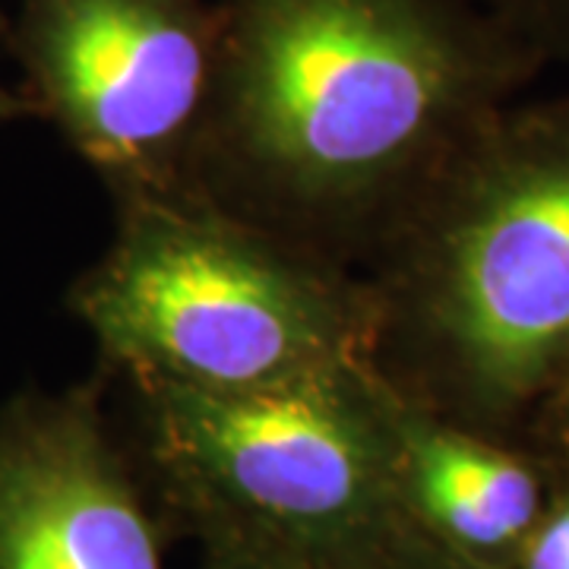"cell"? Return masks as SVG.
<instances>
[{
    "label": "cell",
    "instance_id": "1",
    "mask_svg": "<svg viewBox=\"0 0 569 569\" xmlns=\"http://www.w3.org/2000/svg\"><path fill=\"white\" fill-rule=\"evenodd\" d=\"M203 187L323 250L383 241L452 159L488 61L440 0H224Z\"/></svg>",
    "mask_w": 569,
    "mask_h": 569
},
{
    "label": "cell",
    "instance_id": "2",
    "mask_svg": "<svg viewBox=\"0 0 569 569\" xmlns=\"http://www.w3.org/2000/svg\"><path fill=\"white\" fill-rule=\"evenodd\" d=\"M380 250L373 361L425 402L522 406L569 361V121L443 164Z\"/></svg>",
    "mask_w": 569,
    "mask_h": 569
},
{
    "label": "cell",
    "instance_id": "3",
    "mask_svg": "<svg viewBox=\"0 0 569 569\" xmlns=\"http://www.w3.org/2000/svg\"><path fill=\"white\" fill-rule=\"evenodd\" d=\"M70 307L123 380L276 387L377 355L370 284L203 187L118 206Z\"/></svg>",
    "mask_w": 569,
    "mask_h": 569
},
{
    "label": "cell",
    "instance_id": "4",
    "mask_svg": "<svg viewBox=\"0 0 569 569\" xmlns=\"http://www.w3.org/2000/svg\"><path fill=\"white\" fill-rule=\"evenodd\" d=\"M127 387L142 466L190 535L224 531L339 569L408 526L373 358L276 387Z\"/></svg>",
    "mask_w": 569,
    "mask_h": 569
},
{
    "label": "cell",
    "instance_id": "5",
    "mask_svg": "<svg viewBox=\"0 0 569 569\" xmlns=\"http://www.w3.org/2000/svg\"><path fill=\"white\" fill-rule=\"evenodd\" d=\"M219 41L206 0H22L17 29L32 108L118 206L203 187Z\"/></svg>",
    "mask_w": 569,
    "mask_h": 569
},
{
    "label": "cell",
    "instance_id": "6",
    "mask_svg": "<svg viewBox=\"0 0 569 569\" xmlns=\"http://www.w3.org/2000/svg\"><path fill=\"white\" fill-rule=\"evenodd\" d=\"M96 387L0 411V569H164L159 529Z\"/></svg>",
    "mask_w": 569,
    "mask_h": 569
},
{
    "label": "cell",
    "instance_id": "7",
    "mask_svg": "<svg viewBox=\"0 0 569 569\" xmlns=\"http://www.w3.org/2000/svg\"><path fill=\"white\" fill-rule=\"evenodd\" d=\"M383 402L408 526L466 563L516 557L545 512L541 481L529 462L449 421L387 370Z\"/></svg>",
    "mask_w": 569,
    "mask_h": 569
},
{
    "label": "cell",
    "instance_id": "8",
    "mask_svg": "<svg viewBox=\"0 0 569 569\" xmlns=\"http://www.w3.org/2000/svg\"><path fill=\"white\" fill-rule=\"evenodd\" d=\"M339 569H462V560L427 541L421 531L406 526L389 535L383 545H377Z\"/></svg>",
    "mask_w": 569,
    "mask_h": 569
},
{
    "label": "cell",
    "instance_id": "9",
    "mask_svg": "<svg viewBox=\"0 0 569 569\" xmlns=\"http://www.w3.org/2000/svg\"><path fill=\"white\" fill-rule=\"evenodd\" d=\"M516 569H569V497L541 512L512 557Z\"/></svg>",
    "mask_w": 569,
    "mask_h": 569
},
{
    "label": "cell",
    "instance_id": "10",
    "mask_svg": "<svg viewBox=\"0 0 569 569\" xmlns=\"http://www.w3.org/2000/svg\"><path fill=\"white\" fill-rule=\"evenodd\" d=\"M203 553V569H307L305 563L282 557L276 550L260 548L253 541H244L238 535L224 531H197Z\"/></svg>",
    "mask_w": 569,
    "mask_h": 569
},
{
    "label": "cell",
    "instance_id": "11",
    "mask_svg": "<svg viewBox=\"0 0 569 569\" xmlns=\"http://www.w3.org/2000/svg\"><path fill=\"white\" fill-rule=\"evenodd\" d=\"M32 111V99H22L17 92H10L3 80H0V127L10 121H20L22 114Z\"/></svg>",
    "mask_w": 569,
    "mask_h": 569
},
{
    "label": "cell",
    "instance_id": "12",
    "mask_svg": "<svg viewBox=\"0 0 569 569\" xmlns=\"http://www.w3.org/2000/svg\"><path fill=\"white\" fill-rule=\"evenodd\" d=\"M567 399H569V387H567Z\"/></svg>",
    "mask_w": 569,
    "mask_h": 569
}]
</instances>
